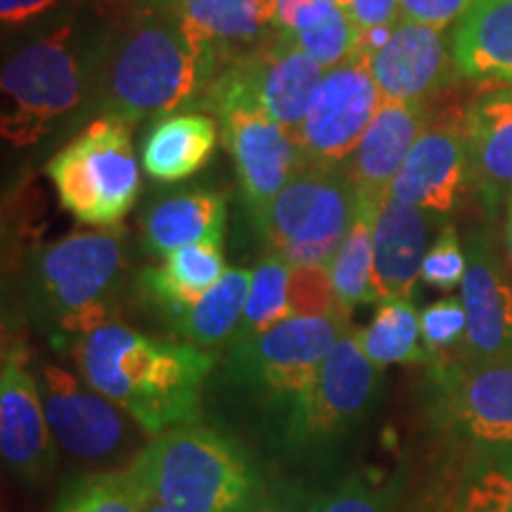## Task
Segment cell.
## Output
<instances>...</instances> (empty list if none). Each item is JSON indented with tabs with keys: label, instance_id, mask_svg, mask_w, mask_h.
I'll return each mask as SVG.
<instances>
[{
	"label": "cell",
	"instance_id": "cell-1",
	"mask_svg": "<svg viewBox=\"0 0 512 512\" xmlns=\"http://www.w3.org/2000/svg\"><path fill=\"white\" fill-rule=\"evenodd\" d=\"M221 72L219 57L188 29L169 0H143L93 67L100 117L136 126L200 107L209 83Z\"/></svg>",
	"mask_w": 512,
	"mask_h": 512
},
{
	"label": "cell",
	"instance_id": "cell-2",
	"mask_svg": "<svg viewBox=\"0 0 512 512\" xmlns=\"http://www.w3.org/2000/svg\"><path fill=\"white\" fill-rule=\"evenodd\" d=\"M81 380L117 403L152 439L200 413L214 356L190 342L157 339L107 323L74 344Z\"/></svg>",
	"mask_w": 512,
	"mask_h": 512
},
{
	"label": "cell",
	"instance_id": "cell-3",
	"mask_svg": "<svg viewBox=\"0 0 512 512\" xmlns=\"http://www.w3.org/2000/svg\"><path fill=\"white\" fill-rule=\"evenodd\" d=\"M131 465L171 512H252L266 491L247 446L197 420L159 434Z\"/></svg>",
	"mask_w": 512,
	"mask_h": 512
},
{
	"label": "cell",
	"instance_id": "cell-4",
	"mask_svg": "<svg viewBox=\"0 0 512 512\" xmlns=\"http://www.w3.org/2000/svg\"><path fill=\"white\" fill-rule=\"evenodd\" d=\"M124 271V240L114 228L74 233L38 249L27 278L38 328L62 344L112 323Z\"/></svg>",
	"mask_w": 512,
	"mask_h": 512
},
{
	"label": "cell",
	"instance_id": "cell-5",
	"mask_svg": "<svg viewBox=\"0 0 512 512\" xmlns=\"http://www.w3.org/2000/svg\"><path fill=\"white\" fill-rule=\"evenodd\" d=\"M358 192L339 166L306 162L271 202L256 230L268 254L294 266H330L354 226Z\"/></svg>",
	"mask_w": 512,
	"mask_h": 512
},
{
	"label": "cell",
	"instance_id": "cell-6",
	"mask_svg": "<svg viewBox=\"0 0 512 512\" xmlns=\"http://www.w3.org/2000/svg\"><path fill=\"white\" fill-rule=\"evenodd\" d=\"M131 128L121 119L98 117L48 162L60 204L79 223L114 228L136 204L140 169Z\"/></svg>",
	"mask_w": 512,
	"mask_h": 512
},
{
	"label": "cell",
	"instance_id": "cell-7",
	"mask_svg": "<svg viewBox=\"0 0 512 512\" xmlns=\"http://www.w3.org/2000/svg\"><path fill=\"white\" fill-rule=\"evenodd\" d=\"M3 95L10 102L3 112V138L15 147L36 145L81 105L88 86L93 88V69H86L72 27H60L38 38L5 62Z\"/></svg>",
	"mask_w": 512,
	"mask_h": 512
},
{
	"label": "cell",
	"instance_id": "cell-8",
	"mask_svg": "<svg viewBox=\"0 0 512 512\" xmlns=\"http://www.w3.org/2000/svg\"><path fill=\"white\" fill-rule=\"evenodd\" d=\"M347 328L351 325L344 318L280 320L259 335L230 344L228 377L275 411H285L287 418L313 387L325 356Z\"/></svg>",
	"mask_w": 512,
	"mask_h": 512
},
{
	"label": "cell",
	"instance_id": "cell-9",
	"mask_svg": "<svg viewBox=\"0 0 512 512\" xmlns=\"http://www.w3.org/2000/svg\"><path fill=\"white\" fill-rule=\"evenodd\" d=\"M323 76L325 69L278 31L259 50L226 64L209 83L200 107L214 114L223 107H245L297 138Z\"/></svg>",
	"mask_w": 512,
	"mask_h": 512
},
{
	"label": "cell",
	"instance_id": "cell-10",
	"mask_svg": "<svg viewBox=\"0 0 512 512\" xmlns=\"http://www.w3.org/2000/svg\"><path fill=\"white\" fill-rule=\"evenodd\" d=\"M380 368L366 356L358 330L347 328L325 356L313 387L285 418V439L309 448L347 434L373 406Z\"/></svg>",
	"mask_w": 512,
	"mask_h": 512
},
{
	"label": "cell",
	"instance_id": "cell-11",
	"mask_svg": "<svg viewBox=\"0 0 512 512\" xmlns=\"http://www.w3.org/2000/svg\"><path fill=\"white\" fill-rule=\"evenodd\" d=\"M382 100L368 57L358 53L325 72L294 140L309 162L339 166L356 150Z\"/></svg>",
	"mask_w": 512,
	"mask_h": 512
},
{
	"label": "cell",
	"instance_id": "cell-12",
	"mask_svg": "<svg viewBox=\"0 0 512 512\" xmlns=\"http://www.w3.org/2000/svg\"><path fill=\"white\" fill-rule=\"evenodd\" d=\"M38 387L57 446L72 458L98 463L133 439L128 413L55 363H43Z\"/></svg>",
	"mask_w": 512,
	"mask_h": 512
},
{
	"label": "cell",
	"instance_id": "cell-13",
	"mask_svg": "<svg viewBox=\"0 0 512 512\" xmlns=\"http://www.w3.org/2000/svg\"><path fill=\"white\" fill-rule=\"evenodd\" d=\"M216 117L256 226L287 181L309 159L297 140L264 114L245 107H223Z\"/></svg>",
	"mask_w": 512,
	"mask_h": 512
},
{
	"label": "cell",
	"instance_id": "cell-14",
	"mask_svg": "<svg viewBox=\"0 0 512 512\" xmlns=\"http://www.w3.org/2000/svg\"><path fill=\"white\" fill-rule=\"evenodd\" d=\"M0 451L5 465L24 484H43L55 472L57 441L43 408L38 377L29 373L22 351H3L0 373Z\"/></svg>",
	"mask_w": 512,
	"mask_h": 512
},
{
	"label": "cell",
	"instance_id": "cell-15",
	"mask_svg": "<svg viewBox=\"0 0 512 512\" xmlns=\"http://www.w3.org/2000/svg\"><path fill=\"white\" fill-rule=\"evenodd\" d=\"M434 380L453 430L482 446H512V356L484 366L439 363Z\"/></svg>",
	"mask_w": 512,
	"mask_h": 512
},
{
	"label": "cell",
	"instance_id": "cell-16",
	"mask_svg": "<svg viewBox=\"0 0 512 512\" xmlns=\"http://www.w3.org/2000/svg\"><path fill=\"white\" fill-rule=\"evenodd\" d=\"M460 287L467 316L460 363L484 366L512 356V290L484 235L470 240Z\"/></svg>",
	"mask_w": 512,
	"mask_h": 512
},
{
	"label": "cell",
	"instance_id": "cell-17",
	"mask_svg": "<svg viewBox=\"0 0 512 512\" xmlns=\"http://www.w3.org/2000/svg\"><path fill=\"white\" fill-rule=\"evenodd\" d=\"M465 119H439L425 126L396 174L389 197L432 214H448L458 200L467 169Z\"/></svg>",
	"mask_w": 512,
	"mask_h": 512
},
{
	"label": "cell",
	"instance_id": "cell-18",
	"mask_svg": "<svg viewBox=\"0 0 512 512\" xmlns=\"http://www.w3.org/2000/svg\"><path fill=\"white\" fill-rule=\"evenodd\" d=\"M422 131H425L422 100H382L368 131L344 162V171L358 192V202L380 211L396 174Z\"/></svg>",
	"mask_w": 512,
	"mask_h": 512
},
{
	"label": "cell",
	"instance_id": "cell-19",
	"mask_svg": "<svg viewBox=\"0 0 512 512\" xmlns=\"http://www.w3.org/2000/svg\"><path fill=\"white\" fill-rule=\"evenodd\" d=\"M384 100H422L448 74L441 29L401 19L375 53L366 55Z\"/></svg>",
	"mask_w": 512,
	"mask_h": 512
},
{
	"label": "cell",
	"instance_id": "cell-20",
	"mask_svg": "<svg viewBox=\"0 0 512 512\" xmlns=\"http://www.w3.org/2000/svg\"><path fill=\"white\" fill-rule=\"evenodd\" d=\"M204 46L219 57L221 69L278 34V0H169Z\"/></svg>",
	"mask_w": 512,
	"mask_h": 512
},
{
	"label": "cell",
	"instance_id": "cell-21",
	"mask_svg": "<svg viewBox=\"0 0 512 512\" xmlns=\"http://www.w3.org/2000/svg\"><path fill=\"white\" fill-rule=\"evenodd\" d=\"M430 230L432 211L396 202L392 197L382 202L373 228V280L377 297L411 299L413 287L422 273Z\"/></svg>",
	"mask_w": 512,
	"mask_h": 512
},
{
	"label": "cell",
	"instance_id": "cell-22",
	"mask_svg": "<svg viewBox=\"0 0 512 512\" xmlns=\"http://www.w3.org/2000/svg\"><path fill=\"white\" fill-rule=\"evenodd\" d=\"M453 64L477 83H512V0H477L453 36Z\"/></svg>",
	"mask_w": 512,
	"mask_h": 512
},
{
	"label": "cell",
	"instance_id": "cell-23",
	"mask_svg": "<svg viewBox=\"0 0 512 512\" xmlns=\"http://www.w3.org/2000/svg\"><path fill=\"white\" fill-rule=\"evenodd\" d=\"M228 207L221 192L197 190L171 195L147 211L143 242L152 254L169 256L197 242H223Z\"/></svg>",
	"mask_w": 512,
	"mask_h": 512
},
{
	"label": "cell",
	"instance_id": "cell-24",
	"mask_svg": "<svg viewBox=\"0 0 512 512\" xmlns=\"http://www.w3.org/2000/svg\"><path fill=\"white\" fill-rule=\"evenodd\" d=\"M221 128L202 112L162 117L143 140V169L164 183L183 181L214 155Z\"/></svg>",
	"mask_w": 512,
	"mask_h": 512
},
{
	"label": "cell",
	"instance_id": "cell-25",
	"mask_svg": "<svg viewBox=\"0 0 512 512\" xmlns=\"http://www.w3.org/2000/svg\"><path fill=\"white\" fill-rule=\"evenodd\" d=\"M223 242H197L164 256L159 268L140 273V290L169 318L181 316L226 275Z\"/></svg>",
	"mask_w": 512,
	"mask_h": 512
},
{
	"label": "cell",
	"instance_id": "cell-26",
	"mask_svg": "<svg viewBox=\"0 0 512 512\" xmlns=\"http://www.w3.org/2000/svg\"><path fill=\"white\" fill-rule=\"evenodd\" d=\"M252 285V271L247 268H228L226 275L195 306L171 318L183 342L195 344L200 349H214L223 344H233L238 337L242 316Z\"/></svg>",
	"mask_w": 512,
	"mask_h": 512
},
{
	"label": "cell",
	"instance_id": "cell-27",
	"mask_svg": "<svg viewBox=\"0 0 512 512\" xmlns=\"http://www.w3.org/2000/svg\"><path fill=\"white\" fill-rule=\"evenodd\" d=\"M467 155L489 188L512 185V88L479 98L465 114Z\"/></svg>",
	"mask_w": 512,
	"mask_h": 512
},
{
	"label": "cell",
	"instance_id": "cell-28",
	"mask_svg": "<svg viewBox=\"0 0 512 512\" xmlns=\"http://www.w3.org/2000/svg\"><path fill=\"white\" fill-rule=\"evenodd\" d=\"M280 34L325 72L363 53L361 29L339 3L304 5Z\"/></svg>",
	"mask_w": 512,
	"mask_h": 512
},
{
	"label": "cell",
	"instance_id": "cell-29",
	"mask_svg": "<svg viewBox=\"0 0 512 512\" xmlns=\"http://www.w3.org/2000/svg\"><path fill=\"white\" fill-rule=\"evenodd\" d=\"M377 219V209L366 207L358 202L354 226L344 238L342 247L337 249L335 259L328 266L332 287L339 311L344 318H351V313L363 304H377L375 290V247H373V228Z\"/></svg>",
	"mask_w": 512,
	"mask_h": 512
},
{
	"label": "cell",
	"instance_id": "cell-30",
	"mask_svg": "<svg viewBox=\"0 0 512 512\" xmlns=\"http://www.w3.org/2000/svg\"><path fill=\"white\" fill-rule=\"evenodd\" d=\"M420 337V313L403 297L380 299L368 328L358 330L363 351L380 370L396 363L432 361L430 351L420 349Z\"/></svg>",
	"mask_w": 512,
	"mask_h": 512
},
{
	"label": "cell",
	"instance_id": "cell-31",
	"mask_svg": "<svg viewBox=\"0 0 512 512\" xmlns=\"http://www.w3.org/2000/svg\"><path fill=\"white\" fill-rule=\"evenodd\" d=\"M50 512H140V484L131 465L95 472L62 486Z\"/></svg>",
	"mask_w": 512,
	"mask_h": 512
},
{
	"label": "cell",
	"instance_id": "cell-32",
	"mask_svg": "<svg viewBox=\"0 0 512 512\" xmlns=\"http://www.w3.org/2000/svg\"><path fill=\"white\" fill-rule=\"evenodd\" d=\"M292 266L287 264L283 256L266 254L252 271V285H249V297L242 316L238 337L240 339L254 337L280 320L290 318V302H287V287H290Z\"/></svg>",
	"mask_w": 512,
	"mask_h": 512
},
{
	"label": "cell",
	"instance_id": "cell-33",
	"mask_svg": "<svg viewBox=\"0 0 512 512\" xmlns=\"http://www.w3.org/2000/svg\"><path fill=\"white\" fill-rule=\"evenodd\" d=\"M287 302H290L292 316L344 318V313L339 311L328 266H294L290 287H287Z\"/></svg>",
	"mask_w": 512,
	"mask_h": 512
},
{
	"label": "cell",
	"instance_id": "cell-34",
	"mask_svg": "<svg viewBox=\"0 0 512 512\" xmlns=\"http://www.w3.org/2000/svg\"><path fill=\"white\" fill-rule=\"evenodd\" d=\"M396 489H380L363 477H347L328 496L313 503V512H394Z\"/></svg>",
	"mask_w": 512,
	"mask_h": 512
},
{
	"label": "cell",
	"instance_id": "cell-35",
	"mask_svg": "<svg viewBox=\"0 0 512 512\" xmlns=\"http://www.w3.org/2000/svg\"><path fill=\"white\" fill-rule=\"evenodd\" d=\"M467 316L465 306L456 297L439 299L420 311V335L432 358L439 356V351L451 349L465 337Z\"/></svg>",
	"mask_w": 512,
	"mask_h": 512
},
{
	"label": "cell",
	"instance_id": "cell-36",
	"mask_svg": "<svg viewBox=\"0 0 512 512\" xmlns=\"http://www.w3.org/2000/svg\"><path fill=\"white\" fill-rule=\"evenodd\" d=\"M465 271L467 256L460 247L456 228L446 226L439 233V238L434 240V245L427 249L420 278L427 285L437 287V290H453V287L463 285Z\"/></svg>",
	"mask_w": 512,
	"mask_h": 512
},
{
	"label": "cell",
	"instance_id": "cell-37",
	"mask_svg": "<svg viewBox=\"0 0 512 512\" xmlns=\"http://www.w3.org/2000/svg\"><path fill=\"white\" fill-rule=\"evenodd\" d=\"M363 36L389 34L401 22V0H339Z\"/></svg>",
	"mask_w": 512,
	"mask_h": 512
},
{
	"label": "cell",
	"instance_id": "cell-38",
	"mask_svg": "<svg viewBox=\"0 0 512 512\" xmlns=\"http://www.w3.org/2000/svg\"><path fill=\"white\" fill-rule=\"evenodd\" d=\"M477 0H401V19L444 29L475 5Z\"/></svg>",
	"mask_w": 512,
	"mask_h": 512
},
{
	"label": "cell",
	"instance_id": "cell-39",
	"mask_svg": "<svg viewBox=\"0 0 512 512\" xmlns=\"http://www.w3.org/2000/svg\"><path fill=\"white\" fill-rule=\"evenodd\" d=\"M313 503L316 498L306 494L302 486L275 484L266 486L264 496L256 501L252 512H313Z\"/></svg>",
	"mask_w": 512,
	"mask_h": 512
},
{
	"label": "cell",
	"instance_id": "cell-40",
	"mask_svg": "<svg viewBox=\"0 0 512 512\" xmlns=\"http://www.w3.org/2000/svg\"><path fill=\"white\" fill-rule=\"evenodd\" d=\"M57 3L60 0H0V19L3 24H24L41 17Z\"/></svg>",
	"mask_w": 512,
	"mask_h": 512
},
{
	"label": "cell",
	"instance_id": "cell-41",
	"mask_svg": "<svg viewBox=\"0 0 512 512\" xmlns=\"http://www.w3.org/2000/svg\"><path fill=\"white\" fill-rule=\"evenodd\" d=\"M313 3H339V0H278V12H275V27L278 31H283L290 19L294 17V12L304 5H313Z\"/></svg>",
	"mask_w": 512,
	"mask_h": 512
},
{
	"label": "cell",
	"instance_id": "cell-42",
	"mask_svg": "<svg viewBox=\"0 0 512 512\" xmlns=\"http://www.w3.org/2000/svg\"><path fill=\"white\" fill-rule=\"evenodd\" d=\"M136 477H138V472H136ZM138 484H140V512H171L169 508H164V505L159 503L155 496H152V491L147 489L140 477H138Z\"/></svg>",
	"mask_w": 512,
	"mask_h": 512
},
{
	"label": "cell",
	"instance_id": "cell-43",
	"mask_svg": "<svg viewBox=\"0 0 512 512\" xmlns=\"http://www.w3.org/2000/svg\"><path fill=\"white\" fill-rule=\"evenodd\" d=\"M501 460H503L505 470H508V475H510V479H512V446L501 448ZM510 512H512V505H510Z\"/></svg>",
	"mask_w": 512,
	"mask_h": 512
},
{
	"label": "cell",
	"instance_id": "cell-44",
	"mask_svg": "<svg viewBox=\"0 0 512 512\" xmlns=\"http://www.w3.org/2000/svg\"><path fill=\"white\" fill-rule=\"evenodd\" d=\"M508 254H510V264H512V200H510V209H508Z\"/></svg>",
	"mask_w": 512,
	"mask_h": 512
},
{
	"label": "cell",
	"instance_id": "cell-45",
	"mask_svg": "<svg viewBox=\"0 0 512 512\" xmlns=\"http://www.w3.org/2000/svg\"><path fill=\"white\" fill-rule=\"evenodd\" d=\"M413 512H439V510H434L432 505H422V508H418V510H413Z\"/></svg>",
	"mask_w": 512,
	"mask_h": 512
}]
</instances>
